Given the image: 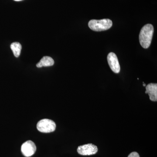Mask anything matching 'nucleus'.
<instances>
[{"instance_id":"obj_6","label":"nucleus","mask_w":157,"mask_h":157,"mask_svg":"<svg viewBox=\"0 0 157 157\" xmlns=\"http://www.w3.org/2000/svg\"><path fill=\"white\" fill-rule=\"evenodd\" d=\"M107 61L109 67L114 73H118L120 71V66L116 55L110 52L107 56Z\"/></svg>"},{"instance_id":"obj_12","label":"nucleus","mask_w":157,"mask_h":157,"mask_svg":"<svg viewBox=\"0 0 157 157\" xmlns=\"http://www.w3.org/2000/svg\"><path fill=\"white\" fill-rule=\"evenodd\" d=\"M14 1H17V2H18V1H22V0H14Z\"/></svg>"},{"instance_id":"obj_11","label":"nucleus","mask_w":157,"mask_h":157,"mask_svg":"<svg viewBox=\"0 0 157 157\" xmlns=\"http://www.w3.org/2000/svg\"><path fill=\"white\" fill-rule=\"evenodd\" d=\"M143 86H146V84L143 82Z\"/></svg>"},{"instance_id":"obj_8","label":"nucleus","mask_w":157,"mask_h":157,"mask_svg":"<svg viewBox=\"0 0 157 157\" xmlns=\"http://www.w3.org/2000/svg\"><path fill=\"white\" fill-rule=\"evenodd\" d=\"M54 64V61L51 57L49 56H44L37 63V67L41 68L43 67H50Z\"/></svg>"},{"instance_id":"obj_3","label":"nucleus","mask_w":157,"mask_h":157,"mask_svg":"<svg viewBox=\"0 0 157 157\" xmlns=\"http://www.w3.org/2000/svg\"><path fill=\"white\" fill-rule=\"evenodd\" d=\"M56 128V124L53 121L48 119H44L38 122L37 128L42 133H50L53 132Z\"/></svg>"},{"instance_id":"obj_5","label":"nucleus","mask_w":157,"mask_h":157,"mask_svg":"<svg viewBox=\"0 0 157 157\" xmlns=\"http://www.w3.org/2000/svg\"><path fill=\"white\" fill-rule=\"evenodd\" d=\"M98 151V147L92 144H84L78 147L77 152L82 155H90L97 153Z\"/></svg>"},{"instance_id":"obj_9","label":"nucleus","mask_w":157,"mask_h":157,"mask_svg":"<svg viewBox=\"0 0 157 157\" xmlns=\"http://www.w3.org/2000/svg\"><path fill=\"white\" fill-rule=\"evenodd\" d=\"M21 48V45L19 42H14L11 44V48L13 52L14 56L16 57H18L19 56Z\"/></svg>"},{"instance_id":"obj_4","label":"nucleus","mask_w":157,"mask_h":157,"mask_svg":"<svg viewBox=\"0 0 157 157\" xmlns=\"http://www.w3.org/2000/svg\"><path fill=\"white\" fill-rule=\"evenodd\" d=\"M36 151V144L32 140H28L23 144L21 151L25 156L29 157L33 155Z\"/></svg>"},{"instance_id":"obj_7","label":"nucleus","mask_w":157,"mask_h":157,"mask_svg":"<svg viewBox=\"0 0 157 157\" xmlns=\"http://www.w3.org/2000/svg\"><path fill=\"white\" fill-rule=\"evenodd\" d=\"M146 94H148L150 99L152 101H157V83H151L146 86Z\"/></svg>"},{"instance_id":"obj_1","label":"nucleus","mask_w":157,"mask_h":157,"mask_svg":"<svg viewBox=\"0 0 157 157\" xmlns=\"http://www.w3.org/2000/svg\"><path fill=\"white\" fill-rule=\"evenodd\" d=\"M153 26L150 24H147L143 27L139 34V41L140 45L144 48H147L151 44L153 35Z\"/></svg>"},{"instance_id":"obj_10","label":"nucleus","mask_w":157,"mask_h":157,"mask_svg":"<svg viewBox=\"0 0 157 157\" xmlns=\"http://www.w3.org/2000/svg\"><path fill=\"white\" fill-rule=\"evenodd\" d=\"M128 157H140V156L136 152H133L129 155Z\"/></svg>"},{"instance_id":"obj_2","label":"nucleus","mask_w":157,"mask_h":157,"mask_svg":"<svg viewBox=\"0 0 157 157\" xmlns=\"http://www.w3.org/2000/svg\"><path fill=\"white\" fill-rule=\"evenodd\" d=\"M112 21L109 19L91 20L88 23V26L91 29L96 32L107 30L112 27Z\"/></svg>"}]
</instances>
